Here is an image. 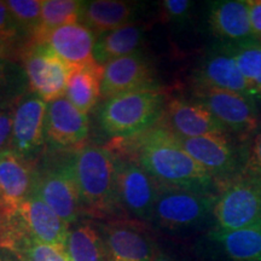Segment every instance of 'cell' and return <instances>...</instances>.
Returning <instances> with one entry per match:
<instances>
[{
  "instance_id": "cell-1",
  "label": "cell",
  "mask_w": 261,
  "mask_h": 261,
  "mask_svg": "<svg viewBox=\"0 0 261 261\" xmlns=\"http://www.w3.org/2000/svg\"><path fill=\"white\" fill-rule=\"evenodd\" d=\"M123 140L116 151L130 156L163 187L202 192H219V184L179 144L177 137L161 125ZM114 150V151H115Z\"/></svg>"
},
{
  "instance_id": "cell-2",
  "label": "cell",
  "mask_w": 261,
  "mask_h": 261,
  "mask_svg": "<svg viewBox=\"0 0 261 261\" xmlns=\"http://www.w3.org/2000/svg\"><path fill=\"white\" fill-rule=\"evenodd\" d=\"M83 212L96 219L121 212L116 189V156L109 148L83 146L73 156Z\"/></svg>"
},
{
  "instance_id": "cell-3",
  "label": "cell",
  "mask_w": 261,
  "mask_h": 261,
  "mask_svg": "<svg viewBox=\"0 0 261 261\" xmlns=\"http://www.w3.org/2000/svg\"><path fill=\"white\" fill-rule=\"evenodd\" d=\"M161 90L146 89L107 99L99 113L108 135L132 138L158 125L166 108Z\"/></svg>"
},
{
  "instance_id": "cell-4",
  "label": "cell",
  "mask_w": 261,
  "mask_h": 261,
  "mask_svg": "<svg viewBox=\"0 0 261 261\" xmlns=\"http://www.w3.org/2000/svg\"><path fill=\"white\" fill-rule=\"evenodd\" d=\"M257 226H261V175L246 168L220 187L211 230L225 232Z\"/></svg>"
},
{
  "instance_id": "cell-5",
  "label": "cell",
  "mask_w": 261,
  "mask_h": 261,
  "mask_svg": "<svg viewBox=\"0 0 261 261\" xmlns=\"http://www.w3.org/2000/svg\"><path fill=\"white\" fill-rule=\"evenodd\" d=\"M218 194L160 185L150 223L169 232H182L212 221Z\"/></svg>"
},
{
  "instance_id": "cell-6",
  "label": "cell",
  "mask_w": 261,
  "mask_h": 261,
  "mask_svg": "<svg viewBox=\"0 0 261 261\" xmlns=\"http://www.w3.org/2000/svg\"><path fill=\"white\" fill-rule=\"evenodd\" d=\"M114 152L116 156V189L120 207L136 220L150 223L160 184L135 159L123 152Z\"/></svg>"
},
{
  "instance_id": "cell-7",
  "label": "cell",
  "mask_w": 261,
  "mask_h": 261,
  "mask_svg": "<svg viewBox=\"0 0 261 261\" xmlns=\"http://www.w3.org/2000/svg\"><path fill=\"white\" fill-rule=\"evenodd\" d=\"M177 139L182 149L210 173L219 187L241 174L247 167L248 151L242 152L237 149L228 139L227 133L196 138L177 137Z\"/></svg>"
},
{
  "instance_id": "cell-8",
  "label": "cell",
  "mask_w": 261,
  "mask_h": 261,
  "mask_svg": "<svg viewBox=\"0 0 261 261\" xmlns=\"http://www.w3.org/2000/svg\"><path fill=\"white\" fill-rule=\"evenodd\" d=\"M19 57L23 62L31 92L45 103L64 97L71 68L50 47L24 42Z\"/></svg>"
},
{
  "instance_id": "cell-9",
  "label": "cell",
  "mask_w": 261,
  "mask_h": 261,
  "mask_svg": "<svg viewBox=\"0 0 261 261\" xmlns=\"http://www.w3.org/2000/svg\"><path fill=\"white\" fill-rule=\"evenodd\" d=\"M35 194L65 223H77L83 213V205L73 159L38 171Z\"/></svg>"
},
{
  "instance_id": "cell-10",
  "label": "cell",
  "mask_w": 261,
  "mask_h": 261,
  "mask_svg": "<svg viewBox=\"0 0 261 261\" xmlns=\"http://www.w3.org/2000/svg\"><path fill=\"white\" fill-rule=\"evenodd\" d=\"M197 102L203 104L227 132L243 137L259 127L255 99L230 91L196 87Z\"/></svg>"
},
{
  "instance_id": "cell-11",
  "label": "cell",
  "mask_w": 261,
  "mask_h": 261,
  "mask_svg": "<svg viewBox=\"0 0 261 261\" xmlns=\"http://www.w3.org/2000/svg\"><path fill=\"white\" fill-rule=\"evenodd\" d=\"M113 261H151L156 242L142 221L113 219L100 225Z\"/></svg>"
},
{
  "instance_id": "cell-12",
  "label": "cell",
  "mask_w": 261,
  "mask_h": 261,
  "mask_svg": "<svg viewBox=\"0 0 261 261\" xmlns=\"http://www.w3.org/2000/svg\"><path fill=\"white\" fill-rule=\"evenodd\" d=\"M195 80L196 87L230 91L256 100L252 87L225 42L217 45L205 54L196 70Z\"/></svg>"
},
{
  "instance_id": "cell-13",
  "label": "cell",
  "mask_w": 261,
  "mask_h": 261,
  "mask_svg": "<svg viewBox=\"0 0 261 261\" xmlns=\"http://www.w3.org/2000/svg\"><path fill=\"white\" fill-rule=\"evenodd\" d=\"M47 104L38 96H25L12 110L10 149L31 159L44 144Z\"/></svg>"
},
{
  "instance_id": "cell-14",
  "label": "cell",
  "mask_w": 261,
  "mask_h": 261,
  "mask_svg": "<svg viewBox=\"0 0 261 261\" xmlns=\"http://www.w3.org/2000/svg\"><path fill=\"white\" fill-rule=\"evenodd\" d=\"M146 89H156L154 73L148 60L139 52L116 58L103 65L100 97L104 99Z\"/></svg>"
},
{
  "instance_id": "cell-15",
  "label": "cell",
  "mask_w": 261,
  "mask_h": 261,
  "mask_svg": "<svg viewBox=\"0 0 261 261\" xmlns=\"http://www.w3.org/2000/svg\"><path fill=\"white\" fill-rule=\"evenodd\" d=\"M159 125L180 138L228 133L203 104L181 98H174L166 104Z\"/></svg>"
},
{
  "instance_id": "cell-16",
  "label": "cell",
  "mask_w": 261,
  "mask_h": 261,
  "mask_svg": "<svg viewBox=\"0 0 261 261\" xmlns=\"http://www.w3.org/2000/svg\"><path fill=\"white\" fill-rule=\"evenodd\" d=\"M38 169L32 159L11 149L0 152V208L17 210L35 191Z\"/></svg>"
},
{
  "instance_id": "cell-17",
  "label": "cell",
  "mask_w": 261,
  "mask_h": 261,
  "mask_svg": "<svg viewBox=\"0 0 261 261\" xmlns=\"http://www.w3.org/2000/svg\"><path fill=\"white\" fill-rule=\"evenodd\" d=\"M90 132L87 114L81 113L67 98L47 104L46 139L56 148L81 149Z\"/></svg>"
},
{
  "instance_id": "cell-18",
  "label": "cell",
  "mask_w": 261,
  "mask_h": 261,
  "mask_svg": "<svg viewBox=\"0 0 261 261\" xmlns=\"http://www.w3.org/2000/svg\"><path fill=\"white\" fill-rule=\"evenodd\" d=\"M40 45H46L71 69L98 65L93 56L96 35L84 24L73 23L48 33Z\"/></svg>"
},
{
  "instance_id": "cell-19",
  "label": "cell",
  "mask_w": 261,
  "mask_h": 261,
  "mask_svg": "<svg viewBox=\"0 0 261 261\" xmlns=\"http://www.w3.org/2000/svg\"><path fill=\"white\" fill-rule=\"evenodd\" d=\"M17 215L23 230L31 237L55 246H67L69 224L62 220L35 191L17 208Z\"/></svg>"
},
{
  "instance_id": "cell-20",
  "label": "cell",
  "mask_w": 261,
  "mask_h": 261,
  "mask_svg": "<svg viewBox=\"0 0 261 261\" xmlns=\"http://www.w3.org/2000/svg\"><path fill=\"white\" fill-rule=\"evenodd\" d=\"M210 25L214 35L226 44L257 41L252 27L248 2L220 0L211 4Z\"/></svg>"
},
{
  "instance_id": "cell-21",
  "label": "cell",
  "mask_w": 261,
  "mask_h": 261,
  "mask_svg": "<svg viewBox=\"0 0 261 261\" xmlns=\"http://www.w3.org/2000/svg\"><path fill=\"white\" fill-rule=\"evenodd\" d=\"M205 247L214 261H261V226L225 232L211 230Z\"/></svg>"
},
{
  "instance_id": "cell-22",
  "label": "cell",
  "mask_w": 261,
  "mask_h": 261,
  "mask_svg": "<svg viewBox=\"0 0 261 261\" xmlns=\"http://www.w3.org/2000/svg\"><path fill=\"white\" fill-rule=\"evenodd\" d=\"M135 14V4L116 0L84 2L80 21L96 37L113 32L129 23Z\"/></svg>"
},
{
  "instance_id": "cell-23",
  "label": "cell",
  "mask_w": 261,
  "mask_h": 261,
  "mask_svg": "<svg viewBox=\"0 0 261 261\" xmlns=\"http://www.w3.org/2000/svg\"><path fill=\"white\" fill-rule=\"evenodd\" d=\"M103 65L71 69L67 86V99L81 113L87 114L96 106L102 93Z\"/></svg>"
},
{
  "instance_id": "cell-24",
  "label": "cell",
  "mask_w": 261,
  "mask_h": 261,
  "mask_svg": "<svg viewBox=\"0 0 261 261\" xmlns=\"http://www.w3.org/2000/svg\"><path fill=\"white\" fill-rule=\"evenodd\" d=\"M142 27L133 23L106 33L98 38L94 45V60L98 64L106 65L110 61L133 54L142 42Z\"/></svg>"
},
{
  "instance_id": "cell-25",
  "label": "cell",
  "mask_w": 261,
  "mask_h": 261,
  "mask_svg": "<svg viewBox=\"0 0 261 261\" xmlns=\"http://www.w3.org/2000/svg\"><path fill=\"white\" fill-rule=\"evenodd\" d=\"M84 2L77 0H42L41 16L38 27L27 39L28 44L40 45L48 33L80 19Z\"/></svg>"
},
{
  "instance_id": "cell-26",
  "label": "cell",
  "mask_w": 261,
  "mask_h": 261,
  "mask_svg": "<svg viewBox=\"0 0 261 261\" xmlns=\"http://www.w3.org/2000/svg\"><path fill=\"white\" fill-rule=\"evenodd\" d=\"M65 249L71 261H113L102 234L90 224L70 231Z\"/></svg>"
},
{
  "instance_id": "cell-27",
  "label": "cell",
  "mask_w": 261,
  "mask_h": 261,
  "mask_svg": "<svg viewBox=\"0 0 261 261\" xmlns=\"http://www.w3.org/2000/svg\"><path fill=\"white\" fill-rule=\"evenodd\" d=\"M227 45L241 71L252 87L255 98L261 99V42Z\"/></svg>"
},
{
  "instance_id": "cell-28",
  "label": "cell",
  "mask_w": 261,
  "mask_h": 261,
  "mask_svg": "<svg viewBox=\"0 0 261 261\" xmlns=\"http://www.w3.org/2000/svg\"><path fill=\"white\" fill-rule=\"evenodd\" d=\"M12 254L19 261H71L64 247L27 238Z\"/></svg>"
},
{
  "instance_id": "cell-29",
  "label": "cell",
  "mask_w": 261,
  "mask_h": 261,
  "mask_svg": "<svg viewBox=\"0 0 261 261\" xmlns=\"http://www.w3.org/2000/svg\"><path fill=\"white\" fill-rule=\"evenodd\" d=\"M5 4L23 37L31 38L40 21L42 0H8Z\"/></svg>"
},
{
  "instance_id": "cell-30",
  "label": "cell",
  "mask_w": 261,
  "mask_h": 261,
  "mask_svg": "<svg viewBox=\"0 0 261 261\" xmlns=\"http://www.w3.org/2000/svg\"><path fill=\"white\" fill-rule=\"evenodd\" d=\"M21 37H23V34L12 17L5 2H0V38L18 42Z\"/></svg>"
},
{
  "instance_id": "cell-31",
  "label": "cell",
  "mask_w": 261,
  "mask_h": 261,
  "mask_svg": "<svg viewBox=\"0 0 261 261\" xmlns=\"http://www.w3.org/2000/svg\"><path fill=\"white\" fill-rule=\"evenodd\" d=\"M192 3L189 0H165L162 3L163 15L171 22L182 23L190 15Z\"/></svg>"
},
{
  "instance_id": "cell-32",
  "label": "cell",
  "mask_w": 261,
  "mask_h": 261,
  "mask_svg": "<svg viewBox=\"0 0 261 261\" xmlns=\"http://www.w3.org/2000/svg\"><path fill=\"white\" fill-rule=\"evenodd\" d=\"M247 169L257 173L261 175V126L259 130L254 137L252 145L248 150V161H247Z\"/></svg>"
},
{
  "instance_id": "cell-33",
  "label": "cell",
  "mask_w": 261,
  "mask_h": 261,
  "mask_svg": "<svg viewBox=\"0 0 261 261\" xmlns=\"http://www.w3.org/2000/svg\"><path fill=\"white\" fill-rule=\"evenodd\" d=\"M12 137V113L0 112V152L10 145Z\"/></svg>"
},
{
  "instance_id": "cell-34",
  "label": "cell",
  "mask_w": 261,
  "mask_h": 261,
  "mask_svg": "<svg viewBox=\"0 0 261 261\" xmlns=\"http://www.w3.org/2000/svg\"><path fill=\"white\" fill-rule=\"evenodd\" d=\"M252 27L256 40L261 42V0H248Z\"/></svg>"
},
{
  "instance_id": "cell-35",
  "label": "cell",
  "mask_w": 261,
  "mask_h": 261,
  "mask_svg": "<svg viewBox=\"0 0 261 261\" xmlns=\"http://www.w3.org/2000/svg\"><path fill=\"white\" fill-rule=\"evenodd\" d=\"M18 42L6 40V39L0 38V58H14L15 56H19L21 48L17 47Z\"/></svg>"
},
{
  "instance_id": "cell-36",
  "label": "cell",
  "mask_w": 261,
  "mask_h": 261,
  "mask_svg": "<svg viewBox=\"0 0 261 261\" xmlns=\"http://www.w3.org/2000/svg\"><path fill=\"white\" fill-rule=\"evenodd\" d=\"M14 73V64L10 60L0 58V90L6 87Z\"/></svg>"
},
{
  "instance_id": "cell-37",
  "label": "cell",
  "mask_w": 261,
  "mask_h": 261,
  "mask_svg": "<svg viewBox=\"0 0 261 261\" xmlns=\"http://www.w3.org/2000/svg\"><path fill=\"white\" fill-rule=\"evenodd\" d=\"M151 261H178L175 257H173L172 255H169L167 252L161 249L158 244H156L155 250H154V255H152V260Z\"/></svg>"
},
{
  "instance_id": "cell-38",
  "label": "cell",
  "mask_w": 261,
  "mask_h": 261,
  "mask_svg": "<svg viewBox=\"0 0 261 261\" xmlns=\"http://www.w3.org/2000/svg\"><path fill=\"white\" fill-rule=\"evenodd\" d=\"M0 261H14L11 257L4 255V254H0Z\"/></svg>"
}]
</instances>
